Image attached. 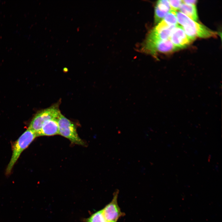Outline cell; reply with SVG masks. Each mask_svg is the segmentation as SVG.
Listing matches in <instances>:
<instances>
[{"label":"cell","instance_id":"obj_1","mask_svg":"<svg viewBox=\"0 0 222 222\" xmlns=\"http://www.w3.org/2000/svg\"><path fill=\"white\" fill-rule=\"evenodd\" d=\"M176 16L178 23L181 25L186 34L193 40L197 37L207 38L215 37L217 34L180 12H176Z\"/></svg>","mask_w":222,"mask_h":222},{"label":"cell","instance_id":"obj_2","mask_svg":"<svg viewBox=\"0 0 222 222\" xmlns=\"http://www.w3.org/2000/svg\"><path fill=\"white\" fill-rule=\"evenodd\" d=\"M36 137V133L28 128L15 141L13 146L11 157L6 170V175H8L10 173L22 153Z\"/></svg>","mask_w":222,"mask_h":222},{"label":"cell","instance_id":"obj_3","mask_svg":"<svg viewBox=\"0 0 222 222\" xmlns=\"http://www.w3.org/2000/svg\"><path fill=\"white\" fill-rule=\"evenodd\" d=\"M59 103L55 104L50 107L39 111L33 118L28 128L34 131L36 135L45 122L49 120L57 118L61 113L59 109Z\"/></svg>","mask_w":222,"mask_h":222},{"label":"cell","instance_id":"obj_4","mask_svg":"<svg viewBox=\"0 0 222 222\" xmlns=\"http://www.w3.org/2000/svg\"><path fill=\"white\" fill-rule=\"evenodd\" d=\"M59 134L68 139L74 144L84 146L85 143L79 137L76 125L61 113L57 118Z\"/></svg>","mask_w":222,"mask_h":222},{"label":"cell","instance_id":"obj_5","mask_svg":"<svg viewBox=\"0 0 222 222\" xmlns=\"http://www.w3.org/2000/svg\"><path fill=\"white\" fill-rule=\"evenodd\" d=\"M143 51L155 56L158 53L171 52L176 50L169 39L153 42H144L142 46Z\"/></svg>","mask_w":222,"mask_h":222},{"label":"cell","instance_id":"obj_6","mask_svg":"<svg viewBox=\"0 0 222 222\" xmlns=\"http://www.w3.org/2000/svg\"><path fill=\"white\" fill-rule=\"evenodd\" d=\"M119 190L113 193L111 201L102 209L104 216L107 222H117L121 217L125 215L122 212L118 204L117 198Z\"/></svg>","mask_w":222,"mask_h":222},{"label":"cell","instance_id":"obj_7","mask_svg":"<svg viewBox=\"0 0 222 222\" xmlns=\"http://www.w3.org/2000/svg\"><path fill=\"white\" fill-rule=\"evenodd\" d=\"M169 39L176 50L185 47L193 40L186 34L181 26L178 24L173 29Z\"/></svg>","mask_w":222,"mask_h":222},{"label":"cell","instance_id":"obj_8","mask_svg":"<svg viewBox=\"0 0 222 222\" xmlns=\"http://www.w3.org/2000/svg\"><path fill=\"white\" fill-rule=\"evenodd\" d=\"M59 134L57 118L48 120L44 123L37 136H51Z\"/></svg>","mask_w":222,"mask_h":222},{"label":"cell","instance_id":"obj_9","mask_svg":"<svg viewBox=\"0 0 222 222\" xmlns=\"http://www.w3.org/2000/svg\"><path fill=\"white\" fill-rule=\"evenodd\" d=\"M171 10L168 0H161L157 2L154 10V20L156 23H159Z\"/></svg>","mask_w":222,"mask_h":222},{"label":"cell","instance_id":"obj_10","mask_svg":"<svg viewBox=\"0 0 222 222\" xmlns=\"http://www.w3.org/2000/svg\"><path fill=\"white\" fill-rule=\"evenodd\" d=\"M179 10L180 12L191 19L195 22L197 21L198 15L195 5L187 4L183 2Z\"/></svg>","mask_w":222,"mask_h":222},{"label":"cell","instance_id":"obj_11","mask_svg":"<svg viewBox=\"0 0 222 222\" xmlns=\"http://www.w3.org/2000/svg\"><path fill=\"white\" fill-rule=\"evenodd\" d=\"M85 220L86 222H107L104 216L102 209L94 213Z\"/></svg>","mask_w":222,"mask_h":222},{"label":"cell","instance_id":"obj_12","mask_svg":"<svg viewBox=\"0 0 222 222\" xmlns=\"http://www.w3.org/2000/svg\"><path fill=\"white\" fill-rule=\"evenodd\" d=\"M176 11L171 10L162 19L170 25H178Z\"/></svg>","mask_w":222,"mask_h":222},{"label":"cell","instance_id":"obj_13","mask_svg":"<svg viewBox=\"0 0 222 222\" xmlns=\"http://www.w3.org/2000/svg\"><path fill=\"white\" fill-rule=\"evenodd\" d=\"M171 10L176 11L179 10L183 3L182 0H168Z\"/></svg>","mask_w":222,"mask_h":222},{"label":"cell","instance_id":"obj_14","mask_svg":"<svg viewBox=\"0 0 222 222\" xmlns=\"http://www.w3.org/2000/svg\"><path fill=\"white\" fill-rule=\"evenodd\" d=\"M183 2L187 4L195 5L197 1L195 0H182Z\"/></svg>","mask_w":222,"mask_h":222}]
</instances>
